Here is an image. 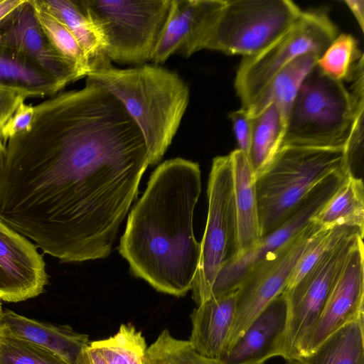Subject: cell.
<instances>
[{
	"mask_svg": "<svg viewBox=\"0 0 364 364\" xmlns=\"http://www.w3.org/2000/svg\"><path fill=\"white\" fill-rule=\"evenodd\" d=\"M6 142L0 218L63 262L107 257L149 165L120 101L86 80L34 107Z\"/></svg>",
	"mask_w": 364,
	"mask_h": 364,
	"instance_id": "6da1fadb",
	"label": "cell"
},
{
	"mask_svg": "<svg viewBox=\"0 0 364 364\" xmlns=\"http://www.w3.org/2000/svg\"><path fill=\"white\" fill-rule=\"evenodd\" d=\"M200 192L199 164L171 159L154 171L129 215L119 253L133 274L158 291L179 297L192 289L200 252L193 225Z\"/></svg>",
	"mask_w": 364,
	"mask_h": 364,
	"instance_id": "7a4b0ae2",
	"label": "cell"
},
{
	"mask_svg": "<svg viewBox=\"0 0 364 364\" xmlns=\"http://www.w3.org/2000/svg\"><path fill=\"white\" fill-rule=\"evenodd\" d=\"M86 79L102 87L123 105L141 130L149 165L157 164L171 144L189 103L181 77L156 65L119 69L112 65Z\"/></svg>",
	"mask_w": 364,
	"mask_h": 364,
	"instance_id": "3957f363",
	"label": "cell"
},
{
	"mask_svg": "<svg viewBox=\"0 0 364 364\" xmlns=\"http://www.w3.org/2000/svg\"><path fill=\"white\" fill-rule=\"evenodd\" d=\"M351 81L348 90L316 64L291 107L282 146L343 149L356 112L364 104V73H358Z\"/></svg>",
	"mask_w": 364,
	"mask_h": 364,
	"instance_id": "277c9868",
	"label": "cell"
},
{
	"mask_svg": "<svg viewBox=\"0 0 364 364\" xmlns=\"http://www.w3.org/2000/svg\"><path fill=\"white\" fill-rule=\"evenodd\" d=\"M342 168L343 149L282 146L255 177L261 236L278 228L318 183Z\"/></svg>",
	"mask_w": 364,
	"mask_h": 364,
	"instance_id": "5b68a950",
	"label": "cell"
},
{
	"mask_svg": "<svg viewBox=\"0 0 364 364\" xmlns=\"http://www.w3.org/2000/svg\"><path fill=\"white\" fill-rule=\"evenodd\" d=\"M363 235L364 230L353 228L338 237L294 286L282 292L287 302L286 321L271 358L289 361L304 355L327 298Z\"/></svg>",
	"mask_w": 364,
	"mask_h": 364,
	"instance_id": "8992f818",
	"label": "cell"
},
{
	"mask_svg": "<svg viewBox=\"0 0 364 364\" xmlns=\"http://www.w3.org/2000/svg\"><path fill=\"white\" fill-rule=\"evenodd\" d=\"M171 0H83L101 31L107 56L121 64L152 60Z\"/></svg>",
	"mask_w": 364,
	"mask_h": 364,
	"instance_id": "52a82bcc",
	"label": "cell"
},
{
	"mask_svg": "<svg viewBox=\"0 0 364 364\" xmlns=\"http://www.w3.org/2000/svg\"><path fill=\"white\" fill-rule=\"evenodd\" d=\"M337 36L338 28L326 11H303L296 21L268 47L242 59L234 82L242 107H250L272 78L297 58L311 53L321 57Z\"/></svg>",
	"mask_w": 364,
	"mask_h": 364,
	"instance_id": "ba28073f",
	"label": "cell"
},
{
	"mask_svg": "<svg viewBox=\"0 0 364 364\" xmlns=\"http://www.w3.org/2000/svg\"><path fill=\"white\" fill-rule=\"evenodd\" d=\"M208 211L192 287L197 305L210 297L214 282L223 266L238 253L232 161L230 154L213 160L208 189Z\"/></svg>",
	"mask_w": 364,
	"mask_h": 364,
	"instance_id": "9c48e42d",
	"label": "cell"
},
{
	"mask_svg": "<svg viewBox=\"0 0 364 364\" xmlns=\"http://www.w3.org/2000/svg\"><path fill=\"white\" fill-rule=\"evenodd\" d=\"M302 11L289 0H226L205 49L255 55L287 31Z\"/></svg>",
	"mask_w": 364,
	"mask_h": 364,
	"instance_id": "30bf717a",
	"label": "cell"
},
{
	"mask_svg": "<svg viewBox=\"0 0 364 364\" xmlns=\"http://www.w3.org/2000/svg\"><path fill=\"white\" fill-rule=\"evenodd\" d=\"M321 228L311 220L293 240L247 271L237 289L225 354L268 304L282 294L301 255Z\"/></svg>",
	"mask_w": 364,
	"mask_h": 364,
	"instance_id": "8fae6325",
	"label": "cell"
},
{
	"mask_svg": "<svg viewBox=\"0 0 364 364\" xmlns=\"http://www.w3.org/2000/svg\"><path fill=\"white\" fill-rule=\"evenodd\" d=\"M347 174L344 168L330 174L306 195L282 225L262 237L251 250L225 264L214 282L210 299L237 289L250 268L298 235L341 186Z\"/></svg>",
	"mask_w": 364,
	"mask_h": 364,
	"instance_id": "7c38bea8",
	"label": "cell"
},
{
	"mask_svg": "<svg viewBox=\"0 0 364 364\" xmlns=\"http://www.w3.org/2000/svg\"><path fill=\"white\" fill-rule=\"evenodd\" d=\"M225 4L226 0H171L152 59L154 65L176 53L188 58L205 49Z\"/></svg>",
	"mask_w": 364,
	"mask_h": 364,
	"instance_id": "4fadbf2b",
	"label": "cell"
},
{
	"mask_svg": "<svg viewBox=\"0 0 364 364\" xmlns=\"http://www.w3.org/2000/svg\"><path fill=\"white\" fill-rule=\"evenodd\" d=\"M0 45L24 55L62 87L82 78L49 39L31 0H23L0 22Z\"/></svg>",
	"mask_w": 364,
	"mask_h": 364,
	"instance_id": "5bb4252c",
	"label": "cell"
},
{
	"mask_svg": "<svg viewBox=\"0 0 364 364\" xmlns=\"http://www.w3.org/2000/svg\"><path fill=\"white\" fill-rule=\"evenodd\" d=\"M37 246L0 218V299L19 302L41 294L48 283Z\"/></svg>",
	"mask_w": 364,
	"mask_h": 364,
	"instance_id": "9a60e30c",
	"label": "cell"
},
{
	"mask_svg": "<svg viewBox=\"0 0 364 364\" xmlns=\"http://www.w3.org/2000/svg\"><path fill=\"white\" fill-rule=\"evenodd\" d=\"M363 253V240H361L353 250L330 292L302 358L314 351L339 328L364 316Z\"/></svg>",
	"mask_w": 364,
	"mask_h": 364,
	"instance_id": "2e32d148",
	"label": "cell"
},
{
	"mask_svg": "<svg viewBox=\"0 0 364 364\" xmlns=\"http://www.w3.org/2000/svg\"><path fill=\"white\" fill-rule=\"evenodd\" d=\"M236 299L237 289L212 297L193 311L188 341L198 353L223 358L235 316Z\"/></svg>",
	"mask_w": 364,
	"mask_h": 364,
	"instance_id": "e0dca14e",
	"label": "cell"
},
{
	"mask_svg": "<svg viewBox=\"0 0 364 364\" xmlns=\"http://www.w3.org/2000/svg\"><path fill=\"white\" fill-rule=\"evenodd\" d=\"M286 316L287 302L281 294L252 322L222 360L228 364L266 363L284 328Z\"/></svg>",
	"mask_w": 364,
	"mask_h": 364,
	"instance_id": "ac0fdd59",
	"label": "cell"
},
{
	"mask_svg": "<svg viewBox=\"0 0 364 364\" xmlns=\"http://www.w3.org/2000/svg\"><path fill=\"white\" fill-rule=\"evenodd\" d=\"M0 325L16 338L47 348L66 360L75 361L90 343L89 336L78 333L68 325L55 326L4 311Z\"/></svg>",
	"mask_w": 364,
	"mask_h": 364,
	"instance_id": "d6986e66",
	"label": "cell"
},
{
	"mask_svg": "<svg viewBox=\"0 0 364 364\" xmlns=\"http://www.w3.org/2000/svg\"><path fill=\"white\" fill-rule=\"evenodd\" d=\"M230 155L237 223V257L255 247L262 236L255 173L247 156L242 151L237 149Z\"/></svg>",
	"mask_w": 364,
	"mask_h": 364,
	"instance_id": "ffe728a7",
	"label": "cell"
},
{
	"mask_svg": "<svg viewBox=\"0 0 364 364\" xmlns=\"http://www.w3.org/2000/svg\"><path fill=\"white\" fill-rule=\"evenodd\" d=\"M38 1L72 32L87 57L90 73L112 65L106 54L103 35L90 15L83 0Z\"/></svg>",
	"mask_w": 364,
	"mask_h": 364,
	"instance_id": "44dd1931",
	"label": "cell"
},
{
	"mask_svg": "<svg viewBox=\"0 0 364 364\" xmlns=\"http://www.w3.org/2000/svg\"><path fill=\"white\" fill-rule=\"evenodd\" d=\"M147 348L141 332L123 323L109 338L90 341L75 364H146Z\"/></svg>",
	"mask_w": 364,
	"mask_h": 364,
	"instance_id": "7402d4cb",
	"label": "cell"
},
{
	"mask_svg": "<svg viewBox=\"0 0 364 364\" xmlns=\"http://www.w3.org/2000/svg\"><path fill=\"white\" fill-rule=\"evenodd\" d=\"M63 87L20 52L0 45V89L29 96L55 94Z\"/></svg>",
	"mask_w": 364,
	"mask_h": 364,
	"instance_id": "603a6c76",
	"label": "cell"
},
{
	"mask_svg": "<svg viewBox=\"0 0 364 364\" xmlns=\"http://www.w3.org/2000/svg\"><path fill=\"white\" fill-rule=\"evenodd\" d=\"M320 56L304 54L283 68L270 81L257 100L248 108L250 118L258 115L267 105L274 102L287 117L299 90Z\"/></svg>",
	"mask_w": 364,
	"mask_h": 364,
	"instance_id": "cb8c5ba5",
	"label": "cell"
},
{
	"mask_svg": "<svg viewBox=\"0 0 364 364\" xmlns=\"http://www.w3.org/2000/svg\"><path fill=\"white\" fill-rule=\"evenodd\" d=\"M252 125L247 158L256 177L268 166L281 148L287 117L272 102L252 118Z\"/></svg>",
	"mask_w": 364,
	"mask_h": 364,
	"instance_id": "d4e9b609",
	"label": "cell"
},
{
	"mask_svg": "<svg viewBox=\"0 0 364 364\" xmlns=\"http://www.w3.org/2000/svg\"><path fill=\"white\" fill-rule=\"evenodd\" d=\"M311 220L321 228L350 226L364 230L363 181L348 176Z\"/></svg>",
	"mask_w": 364,
	"mask_h": 364,
	"instance_id": "484cf974",
	"label": "cell"
},
{
	"mask_svg": "<svg viewBox=\"0 0 364 364\" xmlns=\"http://www.w3.org/2000/svg\"><path fill=\"white\" fill-rule=\"evenodd\" d=\"M301 360L304 364H364V316L339 328Z\"/></svg>",
	"mask_w": 364,
	"mask_h": 364,
	"instance_id": "4316f807",
	"label": "cell"
},
{
	"mask_svg": "<svg viewBox=\"0 0 364 364\" xmlns=\"http://www.w3.org/2000/svg\"><path fill=\"white\" fill-rule=\"evenodd\" d=\"M363 58L357 39L351 34L341 33L325 50L317 65L334 80L351 81Z\"/></svg>",
	"mask_w": 364,
	"mask_h": 364,
	"instance_id": "83f0119b",
	"label": "cell"
},
{
	"mask_svg": "<svg viewBox=\"0 0 364 364\" xmlns=\"http://www.w3.org/2000/svg\"><path fill=\"white\" fill-rule=\"evenodd\" d=\"M38 18L58 51L79 72L81 77L91 72L87 57L68 28L46 9L38 0H31Z\"/></svg>",
	"mask_w": 364,
	"mask_h": 364,
	"instance_id": "f1b7e54d",
	"label": "cell"
},
{
	"mask_svg": "<svg viewBox=\"0 0 364 364\" xmlns=\"http://www.w3.org/2000/svg\"><path fill=\"white\" fill-rule=\"evenodd\" d=\"M146 364H228L222 359L205 356L198 353L188 341L173 337L163 330L147 348ZM247 364H264L260 363Z\"/></svg>",
	"mask_w": 364,
	"mask_h": 364,
	"instance_id": "f546056e",
	"label": "cell"
},
{
	"mask_svg": "<svg viewBox=\"0 0 364 364\" xmlns=\"http://www.w3.org/2000/svg\"><path fill=\"white\" fill-rule=\"evenodd\" d=\"M0 364H70L58 354L20 339L0 325Z\"/></svg>",
	"mask_w": 364,
	"mask_h": 364,
	"instance_id": "4dcf8cb0",
	"label": "cell"
},
{
	"mask_svg": "<svg viewBox=\"0 0 364 364\" xmlns=\"http://www.w3.org/2000/svg\"><path fill=\"white\" fill-rule=\"evenodd\" d=\"M364 104L361 105L356 114L343 148L344 167L348 175L363 180L364 153Z\"/></svg>",
	"mask_w": 364,
	"mask_h": 364,
	"instance_id": "1f68e13d",
	"label": "cell"
},
{
	"mask_svg": "<svg viewBox=\"0 0 364 364\" xmlns=\"http://www.w3.org/2000/svg\"><path fill=\"white\" fill-rule=\"evenodd\" d=\"M34 107L21 103L1 131L0 136L6 144L11 138L30 130L34 117Z\"/></svg>",
	"mask_w": 364,
	"mask_h": 364,
	"instance_id": "d6a6232c",
	"label": "cell"
},
{
	"mask_svg": "<svg viewBox=\"0 0 364 364\" xmlns=\"http://www.w3.org/2000/svg\"><path fill=\"white\" fill-rule=\"evenodd\" d=\"M229 119L232 122V129L238 145V149L248 156L251 135H252V118L249 116L246 108L232 112L229 114Z\"/></svg>",
	"mask_w": 364,
	"mask_h": 364,
	"instance_id": "836d02e7",
	"label": "cell"
},
{
	"mask_svg": "<svg viewBox=\"0 0 364 364\" xmlns=\"http://www.w3.org/2000/svg\"><path fill=\"white\" fill-rule=\"evenodd\" d=\"M26 97L23 94L16 91L0 89V133L18 105Z\"/></svg>",
	"mask_w": 364,
	"mask_h": 364,
	"instance_id": "e575fe53",
	"label": "cell"
},
{
	"mask_svg": "<svg viewBox=\"0 0 364 364\" xmlns=\"http://www.w3.org/2000/svg\"><path fill=\"white\" fill-rule=\"evenodd\" d=\"M343 2L351 11L362 31L364 30V1L345 0Z\"/></svg>",
	"mask_w": 364,
	"mask_h": 364,
	"instance_id": "d590c367",
	"label": "cell"
},
{
	"mask_svg": "<svg viewBox=\"0 0 364 364\" xmlns=\"http://www.w3.org/2000/svg\"><path fill=\"white\" fill-rule=\"evenodd\" d=\"M23 0H0V22Z\"/></svg>",
	"mask_w": 364,
	"mask_h": 364,
	"instance_id": "8d00e7d4",
	"label": "cell"
},
{
	"mask_svg": "<svg viewBox=\"0 0 364 364\" xmlns=\"http://www.w3.org/2000/svg\"><path fill=\"white\" fill-rule=\"evenodd\" d=\"M6 162V144L0 136V183L3 176Z\"/></svg>",
	"mask_w": 364,
	"mask_h": 364,
	"instance_id": "74e56055",
	"label": "cell"
},
{
	"mask_svg": "<svg viewBox=\"0 0 364 364\" xmlns=\"http://www.w3.org/2000/svg\"><path fill=\"white\" fill-rule=\"evenodd\" d=\"M285 364H304V363L301 359H299L286 361Z\"/></svg>",
	"mask_w": 364,
	"mask_h": 364,
	"instance_id": "f35d334b",
	"label": "cell"
},
{
	"mask_svg": "<svg viewBox=\"0 0 364 364\" xmlns=\"http://www.w3.org/2000/svg\"><path fill=\"white\" fill-rule=\"evenodd\" d=\"M3 314H4V310L2 309L1 302L0 301V322L1 321V318H2V316H3Z\"/></svg>",
	"mask_w": 364,
	"mask_h": 364,
	"instance_id": "ab89813d",
	"label": "cell"
}]
</instances>
